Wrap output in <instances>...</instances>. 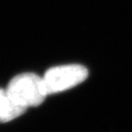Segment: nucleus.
Wrapping results in <instances>:
<instances>
[{
    "instance_id": "1",
    "label": "nucleus",
    "mask_w": 132,
    "mask_h": 132,
    "mask_svg": "<svg viewBox=\"0 0 132 132\" xmlns=\"http://www.w3.org/2000/svg\"><path fill=\"white\" fill-rule=\"evenodd\" d=\"M6 94L26 108L38 106L48 95L43 77L34 73L20 74L8 84Z\"/></svg>"
},
{
    "instance_id": "2",
    "label": "nucleus",
    "mask_w": 132,
    "mask_h": 132,
    "mask_svg": "<svg viewBox=\"0 0 132 132\" xmlns=\"http://www.w3.org/2000/svg\"><path fill=\"white\" fill-rule=\"evenodd\" d=\"M88 71L81 64H65L50 68L43 76L48 94L72 88L87 79Z\"/></svg>"
},
{
    "instance_id": "3",
    "label": "nucleus",
    "mask_w": 132,
    "mask_h": 132,
    "mask_svg": "<svg viewBox=\"0 0 132 132\" xmlns=\"http://www.w3.org/2000/svg\"><path fill=\"white\" fill-rule=\"evenodd\" d=\"M27 109L10 98L5 89H0V123H7L15 119L23 114Z\"/></svg>"
}]
</instances>
